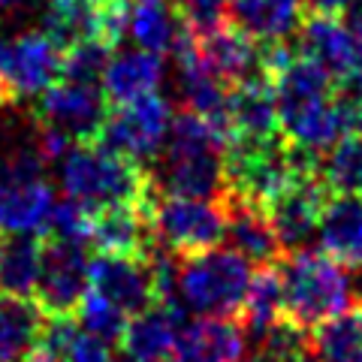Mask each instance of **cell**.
<instances>
[{"mask_svg":"<svg viewBox=\"0 0 362 362\" xmlns=\"http://www.w3.org/2000/svg\"><path fill=\"white\" fill-rule=\"evenodd\" d=\"M247 354V332L233 317L187 320L175 338L173 362H242Z\"/></svg>","mask_w":362,"mask_h":362,"instance_id":"14","label":"cell"},{"mask_svg":"<svg viewBox=\"0 0 362 362\" xmlns=\"http://www.w3.org/2000/svg\"><path fill=\"white\" fill-rule=\"evenodd\" d=\"M90 223H94V211L76 199H61L54 202V209L49 214L42 235L54 242H70V245H88L90 242Z\"/></svg>","mask_w":362,"mask_h":362,"instance_id":"31","label":"cell"},{"mask_svg":"<svg viewBox=\"0 0 362 362\" xmlns=\"http://www.w3.org/2000/svg\"><path fill=\"white\" fill-rule=\"evenodd\" d=\"M242 362H278V356L272 354L269 347L259 344L257 350H251V354H245V356H242Z\"/></svg>","mask_w":362,"mask_h":362,"instance_id":"37","label":"cell"},{"mask_svg":"<svg viewBox=\"0 0 362 362\" xmlns=\"http://www.w3.org/2000/svg\"><path fill=\"white\" fill-rule=\"evenodd\" d=\"M199 45V58L209 70L221 78L223 85H242L251 82V78L269 76L266 73V45L257 42L254 37H247L245 30L221 25L218 30L202 33L197 37Z\"/></svg>","mask_w":362,"mask_h":362,"instance_id":"13","label":"cell"},{"mask_svg":"<svg viewBox=\"0 0 362 362\" xmlns=\"http://www.w3.org/2000/svg\"><path fill=\"white\" fill-rule=\"evenodd\" d=\"M350 0H305V9L314 16H341Z\"/></svg>","mask_w":362,"mask_h":362,"instance_id":"36","label":"cell"},{"mask_svg":"<svg viewBox=\"0 0 362 362\" xmlns=\"http://www.w3.org/2000/svg\"><path fill=\"white\" fill-rule=\"evenodd\" d=\"M160 82H163L160 54L145 49H127V52H115L109 58L100 88H103L109 106H124L148 94H157Z\"/></svg>","mask_w":362,"mask_h":362,"instance_id":"21","label":"cell"},{"mask_svg":"<svg viewBox=\"0 0 362 362\" xmlns=\"http://www.w3.org/2000/svg\"><path fill=\"white\" fill-rule=\"evenodd\" d=\"M314 350L320 362H362V326L359 317H332L314 329Z\"/></svg>","mask_w":362,"mask_h":362,"instance_id":"28","label":"cell"},{"mask_svg":"<svg viewBox=\"0 0 362 362\" xmlns=\"http://www.w3.org/2000/svg\"><path fill=\"white\" fill-rule=\"evenodd\" d=\"M323 185L335 194L362 197V136H344L326 151Z\"/></svg>","mask_w":362,"mask_h":362,"instance_id":"29","label":"cell"},{"mask_svg":"<svg viewBox=\"0 0 362 362\" xmlns=\"http://www.w3.org/2000/svg\"><path fill=\"white\" fill-rule=\"evenodd\" d=\"M326 185H320L314 175L296 178L287 190H281L266 206V214L278 233L281 247L287 251H305L317 239V223H320V211L326 206Z\"/></svg>","mask_w":362,"mask_h":362,"instance_id":"11","label":"cell"},{"mask_svg":"<svg viewBox=\"0 0 362 362\" xmlns=\"http://www.w3.org/2000/svg\"><path fill=\"white\" fill-rule=\"evenodd\" d=\"M169 127H173V106L160 94H148L133 103L112 106L97 142L145 166L163 154Z\"/></svg>","mask_w":362,"mask_h":362,"instance_id":"6","label":"cell"},{"mask_svg":"<svg viewBox=\"0 0 362 362\" xmlns=\"http://www.w3.org/2000/svg\"><path fill=\"white\" fill-rule=\"evenodd\" d=\"M230 21L257 42H287L305 21V0H230Z\"/></svg>","mask_w":362,"mask_h":362,"instance_id":"22","label":"cell"},{"mask_svg":"<svg viewBox=\"0 0 362 362\" xmlns=\"http://www.w3.org/2000/svg\"><path fill=\"white\" fill-rule=\"evenodd\" d=\"M181 33H185V21L173 0H130L127 37L136 42V49L166 54L175 49Z\"/></svg>","mask_w":362,"mask_h":362,"instance_id":"24","label":"cell"},{"mask_svg":"<svg viewBox=\"0 0 362 362\" xmlns=\"http://www.w3.org/2000/svg\"><path fill=\"white\" fill-rule=\"evenodd\" d=\"M181 305H163L130 317L127 332L121 338V354L130 362H173L175 356V338L185 326Z\"/></svg>","mask_w":362,"mask_h":362,"instance_id":"18","label":"cell"},{"mask_svg":"<svg viewBox=\"0 0 362 362\" xmlns=\"http://www.w3.org/2000/svg\"><path fill=\"white\" fill-rule=\"evenodd\" d=\"M109 100L100 85L70 82L61 78L45 94L37 97V121L40 127H52L64 133L73 145L78 142H97L103 133V124L109 118Z\"/></svg>","mask_w":362,"mask_h":362,"instance_id":"8","label":"cell"},{"mask_svg":"<svg viewBox=\"0 0 362 362\" xmlns=\"http://www.w3.org/2000/svg\"><path fill=\"white\" fill-rule=\"evenodd\" d=\"M18 4H25V0H0V9H9V6H18Z\"/></svg>","mask_w":362,"mask_h":362,"instance_id":"40","label":"cell"},{"mask_svg":"<svg viewBox=\"0 0 362 362\" xmlns=\"http://www.w3.org/2000/svg\"><path fill=\"white\" fill-rule=\"evenodd\" d=\"M9 103V94H6V85H4V78H0V106Z\"/></svg>","mask_w":362,"mask_h":362,"instance_id":"39","label":"cell"},{"mask_svg":"<svg viewBox=\"0 0 362 362\" xmlns=\"http://www.w3.org/2000/svg\"><path fill=\"white\" fill-rule=\"evenodd\" d=\"M151 206V202H148ZM148 206H109L94 211L90 247L112 257H148L151 251V221Z\"/></svg>","mask_w":362,"mask_h":362,"instance_id":"17","label":"cell"},{"mask_svg":"<svg viewBox=\"0 0 362 362\" xmlns=\"http://www.w3.org/2000/svg\"><path fill=\"white\" fill-rule=\"evenodd\" d=\"M299 54L320 64L332 78L362 76V45L347 30L341 16H308L299 28Z\"/></svg>","mask_w":362,"mask_h":362,"instance_id":"12","label":"cell"},{"mask_svg":"<svg viewBox=\"0 0 362 362\" xmlns=\"http://www.w3.org/2000/svg\"><path fill=\"white\" fill-rule=\"evenodd\" d=\"M0 78L9 100H37L64 78V49L45 30L0 40Z\"/></svg>","mask_w":362,"mask_h":362,"instance_id":"7","label":"cell"},{"mask_svg":"<svg viewBox=\"0 0 362 362\" xmlns=\"http://www.w3.org/2000/svg\"><path fill=\"white\" fill-rule=\"evenodd\" d=\"M151 235L160 247L175 257H190L211 251L223 242L226 206L223 199H194V197H166L154 190L148 206Z\"/></svg>","mask_w":362,"mask_h":362,"instance_id":"5","label":"cell"},{"mask_svg":"<svg viewBox=\"0 0 362 362\" xmlns=\"http://www.w3.org/2000/svg\"><path fill=\"white\" fill-rule=\"evenodd\" d=\"M73 317L85 332L97 335L100 341H106V344H121L124 332H127V323H130V317L124 314L118 305H112L109 299H103L94 290L85 293V299L78 302Z\"/></svg>","mask_w":362,"mask_h":362,"instance_id":"30","label":"cell"},{"mask_svg":"<svg viewBox=\"0 0 362 362\" xmlns=\"http://www.w3.org/2000/svg\"><path fill=\"white\" fill-rule=\"evenodd\" d=\"M181 21L187 30H194L197 37L218 30L221 25L230 21V0H173Z\"/></svg>","mask_w":362,"mask_h":362,"instance_id":"33","label":"cell"},{"mask_svg":"<svg viewBox=\"0 0 362 362\" xmlns=\"http://www.w3.org/2000/svg\"><path fill=\"white\" fill-rule=\"evenodd\" d=\"M42 272L40 235H0V290L33 299Z\"/></svg>","mask_w":362,"mask_h":362,"instance_id":"25","label":"cell"},{"mask_svg":"<svg viewBox=\"0 0 362 362\" xmlns=\"http://www.w3.org/2000/svg\"><path fill=\"white\" fill-rule=\"evenodd\" d=\"M61 362H115V356H112V344L100 341L97 335H90L85 329H78L70 347L64 350Z\"/></svg>","mask_w":362,"mask_h":362,"instance_id":"34","label":"cell"},{"mask_svg":"<svg viewBox=\"0 0 362 362\" xmlns=\"http://www.w3.org/2000/svg\"><path fill=\"white\" fill-rule=\"evenodd\" d=\"M226 142H230V136L218 124L185 109L173 118L169 139L163 145V160L157 173H151L154 190L166 197L223 199Z\"/></svg>","mask_w":362,"mask_h":362,"instance_id":"1","label":"cell"},{"mask_svg":"<svg viewBox=\"0 0 362 362\" xmlns=\"http://www.w3.org/2000/svg\"><path fill=\"white\" fill-rule=\"evenodd\" d=\"M21 362H61L58 356H54V354H49V350H42V347H37V350H33V354H28L25 359H21Z\"/></svg>","mask_w":362,"mask_h":362,"instance_id":"38","label":"cell"},{"mask_svg":"<svg viewBox=\"0 0 362 362\" xmlns=\"http://www.w3.org/2000/svg\"><path fill=\"white\" fill-rule=\"evenodd\" d=\"M251 278V263L230 247L181 257L178 302L199 317H233L242 311Z\"/></svg>","mask_w":362,"mask_h":362,"instance_id":"4","label":"cell"},{"mask_svg":"<svg viewBox=\"0 0 362 362\" xmlns=\"http://www.w3.org/2000/svg\"><path fill=\"white\" fill-rule=\"evenodd\" d=\"M230 139H269L278 133V100L272 76H259L251 82L230 88L226 103Z\"/></svg>","mask_w":362,"mask_h":362,"instance_id":"20","label":"cell"},{"mask_svg":"<svg viewBox=\"0 0 362 362\" xmlns=\"http://www.w3.org/2000/svg\"><path fill=\"white\" fill-rule=\"evenodd\" d=\"M223 206H226V230H223L226 247L245 257L251 266L275 263L284 247L278 242V233L272 226L266 209L233 194H223Z\"/></svg>","mask_w":362,"mask_h":362,"instance_id":"15","label":"cell"},{"mask_svg":"<svg viewBox=\"0 0 362 362\" xmlns=\"http://www.w3.org/2000/svg\"><path fill=\"white\" fill-rule=\"evenodd\" d=\"M341 21L356 37V42L362 45V0H350V4L344 6V13H341Z\"/></svg>","mask_w":362,"mask_h":362,"instance_id":"35","label":"cell"},{"mask_svg":"<svg viewBox=\"0 0 362 362\" xmlns=\"http://www.w3.org/2000/svg\"><path fill=\"white\" fill-rule=\"evenodd\" d=\"M54 190L42 178H0V235H42Z\"/></svg>","mask_w":362,"mask_h":362,"instance_id":"16","label":"cell"},{"mask_svg":"<svg viewBox=\"0 0 362 362\" xmlns=\"http://www.w3.org/2000/svg\"><path fill=\"white\" fill-rule=\"evenodd\" d=\"M64 194L90 211L109 206H148L154 199L151 173L100 142H78L61 160Z\"/></svg>","mask_w":362,"mask_h":362,"instance_id":"2","label":"cell"},{"mask_svg":"<svg viewBox=\"0 0 362 362\" xmlns=\"http://www.w3.org/2000/svg\"><path fill=\"white\" fill-rule=\"evenodd\" d=\"M100 4L103 0H49L42 30L64 52L85 40H100Z\"/></svg>","mask_w":362,"mask_h":362,"instance_id":"26","label":"cell"},{"mask_svg":"<svg viewBox=\"0 0 362 362\" xmlns=\"http://www.w3.org/2000/svg\"><path fill=\"white\" fill-rule=\"evenodd\" d=\"M85 245L42 239V272L33 299L45 314H76L78 302L90 290Z\"/></svg>","mask_w":362,"mask_h":362,"instance_id":"9","label":"cell"},{"mask_svg":"<svg viewBox=\"0 0 362 362\" xmlns=\"http://www.w3.org/2000/svg\"><path fill=\"white\" fill-rule=\"evenodd\" d=\"M88 284L103 299L118 305L127 317H136L157 305L148 257H112V254L90 257Z\"/></svg>","mask_w":362,"mask_h":362,"instance_id":"10","label":"cell"},{"mask_svg":"<svg viewBox=\"0 0 362 362\" xmlns=\"http://www.w3.org/2000/svg\"><path fill=\"white\" fill-rule=\"evenodd\" d=\"M356 317H359V326H362V305H359V314Z\"/></svg>","mask_w":362,"mask_h":362,"instance_id":"41","label":"cell"},{"mask_svg":"<svg viewBox=\"0 0 362 362\" xmlns=\"http://www.w3.org/2000/svg\"><path fill=\"white\" fill-rule=\"evenodd\" d=\"M317 242L323 254L362 272V197L335 194L326 199L317 223Z\"/></svg>","mask_w":362,"mask_h":362,"instance_id":"19","label":"cell"},{"mask_svg":"<svg viewBox=\"0 0 362 362\" xmlns=\"http://www.w3.org/2000/svg\"><path fill=\"white\" fill-rule=\"evenodd\" d=\"M281 287H284V314L302 329L314 332L332 317L347 314L356 302V284L350 269L323 251H293L281 259Z\"/></svg>","mask_w":362,"mask_h":362,"instance_id":"3","label":"cell"},{"mask_svg":"<svg viewBox=\"0 0 362 362\" xmlns=\"http://www.w3.org/2000/svg\"><path fill=\"white\" fill-rule=\"evenodd\" d=\"M45 311L37 299L0 290V362H21L40 347Z\"/></svg>","mask_w":362,"mask_h":362,"instance_id":"23","label":"cell"},{"mask_svg":"<svg viewBox=\"0 0 362 362\" xmlns=\"http://www.w3.org/2000/svg\"><path fill=\"white\" fill-rule=\"evenodd\" d=\"M112 54H115V49L103 40L78 42V45H73V49L64 52V78H70V82L100 85V78H103Z\"/></svg>","mask_w":362,"mask_h":362,"instance_id":"32","label":"cell"},{"mask_svg":"<svg viewBox=\"0 0 362 362\" xmlns=\"http://www.w3.org/2000/svg\"><path fill=\"white\" fill-rule=\"evenodd\" d=\"M284 287H281V275L278 269H259L254 272L251 287L242 305V320H245V332L254 335L257 341H263V335L272 329L275 323L284 320Z\"/></svg>","mask_w":362,"mask_h":362,"instance_id":"27","label":"cell"}]
</instances>
